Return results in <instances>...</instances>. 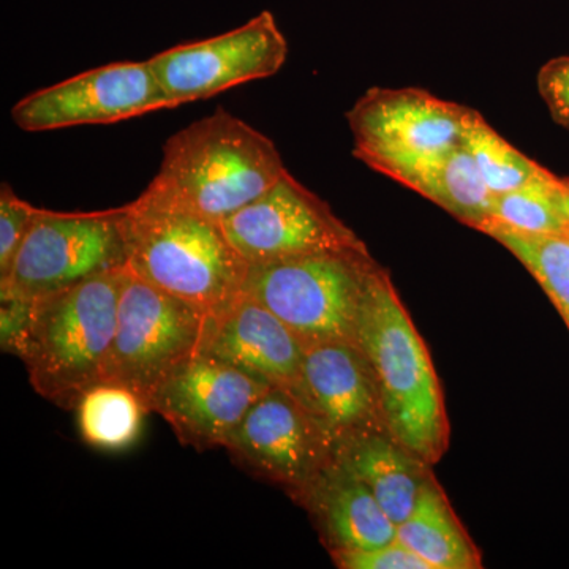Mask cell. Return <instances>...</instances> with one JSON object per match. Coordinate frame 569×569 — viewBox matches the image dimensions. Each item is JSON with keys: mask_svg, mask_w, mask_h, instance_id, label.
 <instances>
[{"mask_svg": "<svg viewBox=\"0 0 569 569\" xmlns=\"http://www.w3.org/2000/svg\"><path fill=\"white\" fill-rule=\"evenodd\" d=\"M356 343L376 376L388 436L427 466L440 462L451 436L440 378L391 277L380 266L367 284Z\"/></svg>", "mask_w": 569, "mask_h": 569, "instance_id": "obj_1", "label": "cell"}, {"mask_svg": "<svg viewBox=\"0 0 569 569\" xmlns=\"http://www.w3.org/2000/svg\"><path fill=\"white\" fill-rule=\"evenodd\" d=\"M287 171L271 138L219 108L164 142L159 171L140 197L223 223Z\"/></svg>", "mask_w": 569, "mask_h": 569, "instance_id": "obj_2", "label": "cell"}, {"mask_svg": "<svg viewBox=\"0 0 569 569\" xmlns=\"http://www.w3.org/2000/svg\"><path fill=\"white\" fill-rule=\"evenodd\" d=\"M126 268L29 301L11 351L32 388L56 406L77 410L82 395L108 377Z\"/></svg>", "mask_w": 569, "mask_h": 569, "instance_id": "obj_3", "label": "cell"}, {"mask_svg": "<svg viewBox=\"0 0 569 569\" xmlns=\"http://www.w3.org/2000/svg\"><path fill=\"white\" fill-rule=\"evenodd\" d=\"M123 211L127 268L133 274L209 316L244 295L250 263L222 223L141 197Z\"/></svg>", "mask_w": 569, "mask_h": 569, "instance_id": "obj_4", "label": "cell"}, {"mask_svg": "<svg viewBox=\"0 0 569 569\" xmlns=\"http://www.w3.org/2000/svg\"><path fill=\"white\" fill-rule=\"evenodd\" d=\"M376 261L367 250L250 264L244 295L263 305L305 347L355 342Z\"/></svg>", "mask_w": 569, "mask_h": 569, "instance_id": "obj_5", "label": "cell"}, {"mask_svg": "<svg viewBox=\"0 0 569 569\" xmlns=\"http://www.w3.org/2000/svg\"><path fill=\"white\" fill-rule=\"evenodd\" d=\"M473 111L422 89H369L347 114L355 157L411 189L466 144Z\"/></svg>", "mask_w": 569, "mask_h": 569, "instance_id": "obj_6", "label": "cell"}, {"mask_svg": "<svg viewBox=\"0 0 569 569\" xmlns=\"http://www.w3.org/2000/svg\"><path fill=\"white\" fill-rule=\"evenodd\" d=\"M123 206L99 212L40 209L0 279L2 299L33 301L127 266Z\"/></svg>", "mask_w": 569, "mask_h": 569, "instance_id": "obj_7", "label": "cell"}, {"mask_svg": "<svg viewBox=\"0 0 569 569\" xmlns=\"http://www.w3.org/2000/svg\"><path fill=\"white\" fill-rule=\"evenodd\" d=\"M208 318L126 266L107 381L133 389L146 403L164 378L200 355Z\"/></svg>", "mask_w": 569, "mask_h": 569, "instance_id": "obj_8", "label": "cell"}, {"mask_svg": "<svg viewBox=\"0 0 569 569\" xmlns=\"http://www.w3.org/2000/svg\"><path fill=\"white\" fill-rule=\"evenodd\" d=\"M223 448L261 477L307 496L337 463L336 445L323 426L282 388L269 389L250 407Z\"/></svg>", "mask_w": 569, "mask_h": 569, "instance_id": "obj_9", "label": "cell"}, {"mask_svg": "<svg viewBox=\"0 0 569 569\" xmlns=\"http://www.w3.org/2000/svg\"><path fill=\"white\" fill-rule=\"evenodd\" d=\"M224 233L250 264L305 254L367 250L331 206L287 171L252 203L222 223Z\"/></svg>", "mask_w": 569, "mask_h": 569, "instance_id": "obj_10", "label": "cell"}, {"mask_svg": "<svg viewBox=\"0 0 569 569\" xmlns=\"http://www.w3.org/2000/svg\"><path fill=\"white\" fill-rule=\"evenodd\" d=\"M287 58L288 41L272 13L263 11L241 28L212 39L178 44L148 61L176 108L272 77Z\"/></svg>", "mask_w": 569, "mask_h": 569, "instance_id": "obj_11", "label": "cell"}, {"mask_svg": "<svg viewBox=\"0 0 569 569\" xmlns=\"http://www.w3.org/2000/svg\"><path fill=\"white\" fill-rule=\"evenodd\" d=\"M171 107L149 61L116 62L29 93L11 108L24 132L112 123Z\"/></svg>", "mask_w": 569, "mask_h": 569, "instance_id": "obj_12", "label": "cell"}, {"mask_svg": "<svg viewBox=\"0 0 569 569\" xmlns=\"http://www.w3.org/2000/svg\"><path fill=\"white\" fill-rule=\"evenodd\" d=\"M274 388L209 356L197 355L164 378L146 400L183 445L223 447L250 407Z\"/></svg>", "mask_w": 569, "mask_h": 569, "instance_id": "obj_13", "label": "cell"}, {"mask_svg": "<svg viewBox=\"0 0 569 569\" xmlns=\"http://www.w3.org/2000/svg\"><path fill=\"white\" fill-rule=\"evenodd\" d=\"M296 396L331 437L337 456L358 438L388 433L376 376L358 343L307 347Z\"/></svg>", "mask_w": 569, "mask_h": 569, "instance_id": "obj_14", "label": "cell"}, {"mask_svg": "<svg viewBox=\"0 0 569 569\" xmlns=\"http://www.w3.org/2000/svg\"><path fill=\"white\" fill-rule=\"evenodd\" d=\"M200 353L298 395L305 343L250 296L209 316Z\"/></svg>", "mask_w": 569, "mask_h": 569, "instance_id": "obj_15", "label": "cell"}, {"mask_svg": "<svg viewBox=\"0 0 569 569\" xmlns=\"http://www.w3.org/2000/svg\"><path fill=\"white\" fill-rule=\"evenodd\" d=\"M337 463L353 473L400 526L417 505L427 463L400 447L388 433H372L340 449Z\"/></svg>", "mask_w": 569, "mask_h": 569, "instance_id": "obj_16", "label": "cell"}, {"mask_svg": "<svg viewBox=\"0 0 569 569\" xmlns=\"http://www.w3.org/2000/svg\"><path fill=\"white\" fill-rule=\"evenodd\" d=\"M313 492L321 500L326 531L335 549H373L396 541V523L365 482L339 463L325 475Z\"/></svg>", "mask_w": 569, "mask_h": 569, "instance_id": "obj_17", "label": "cell"}, {"mask_svg": "<svg viewBox=\"0 0 569 569\" xmlns=\"http://www.w3.org/2000/svg\"><path fill=\"white\" fill-rule=\"evenodd\" d=\"M396 539L430 569L481 568L477 546L432 477H426L413 511L397 526Z\"/></svg>", "mask_w": 569, "mask_h": 569, "instance_id": "obj_18", "label": "cell"}, {"mask_svg": "<svg viewBox=\"0 0 569 569\" xmlns=\"http://www.w3.org/2000/svg\"><path fill=\"white\" fill-rule=\"evenodd\" d=\"M411 190L475 230L492 220L496 193L489 189L466 144L449 152Z\"/></svg>", "mask_w": 569, "mask_h": 569, "instance_id": "obj_19", "label": "cell"}, {"mask_svg": "<svg viewBox=\"0 0 569 569\" xmlns=\"http://www.w3.org/2000/svg\"><path fill=\"white\" fill-rule=\"evenodd\" d=\"M82 440L104 451H122L140 437L144 400L133 389L103 381L82 395L77 407Z\"/></svg>", "mask_w": 569, "mask_h": 569, "instance_id": "obj_20", "label": "cell"}, {"mask_svg": "<svg viewBox=\"0 0 569 569\" xmlns=\"http://www.w3.org/2000/svg\"><path fill=\"white\" fill-rule=\"evenodd\" d=\"M481 233L515 254L535 277L569 331V238L567 234H530L489 222Z\"/></svg>", "mask_w": 569, "mask_h": 569, "instance_id": "obj_21", "label": "cell"}, {"mask_svg": "<svg viewBox=\"0 0 569 569\" xmlns=\"http://www.w3.org/2000/svg\"><path fill=\"white\" fill-rule=\"evenodd\" d=\"M490 222L520 233L565 234L559 176L550 173L546 168L520 189L496 194Z\"/></svg>", "mask_w": 569, "mask_h": 569, "instance_id": "obj_22", "label": "cell"}, {"mask_svg": "<svg viewBox=\"0 0 569 569\" xmlns=\"http://www.w3.org/2000/svg\"><path fill=\"white\" fill-rule=\"evenodd\" d=\"M466 146L496 194L520 189L546 170L505 140L477 110L468 122Z\"/></svg>", "mask_w": 569, "mask_h": 569, "instance_id": "obj_23", "label": "cell"}, {"mask_svg": "<svg viewBox=\"0 0 569 569\" xmlns=\"http://www.w3.org/2000/svg\"><path fill=\"white\" fill-rule=\"evenodd\" d=\"M39 208L14 193L9 182L0 187V279L9 274L14 257Z\"/></svg>", "mask_w": 569, "mask_h": 569, "instance_id": "obj_24", "label": "cell"}, {"mask_svg": "<svg viewBox=\"0 0 569 569\" xmlns=\"http://www.w3.org/2000/svg\"><path fill=\"white\" fill-rule=\"evenodd\" d=\"M331 556L337 567L343 569H430L397 539L373 549H332Z\"/></svg>", "mask_w": 569, "mask_h": 569, "instance_id": "obj_25", "label": "cell"}, {"mask_svg": "<svg viewBox=\"0 0 569 569\" xmlns=\"http://www.w3.org/2000/svg\"><path fill=\"white\" fill-rule=\"evenodd\" d=\"M538 91L553 121L569 130V56L552 59L541 67Z\"/></svg>", "mask_w": 569, "mask_h": 569, "instance_id": "obj_26", "label": "cell"}, {"mask_svg": "<svg viewBox=\"0 0 569 569\" xmlns=\"http://www.w3.org/2000/svg\"><path fill=\"white\" fill-rule=\"evenodd\" d=\"M560 206L565 220V234L569 238V178H560Z\"/></svg>", "mask_w": 569, "mask_h": 569, "instance_id": "obj_27", "label": "cell"}]
</instances>
